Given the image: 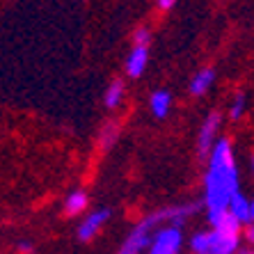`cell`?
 Wrapping results in <instances>:
<instances>
[{
    "label": "cell",
    "instance_id": "cell-20",
    "mask_svg": "<svg viewBox=\"0 0 254 254\" xmlns=\"http://www.w3.org/2000/svg\"><path fill=\"white\" fill-rule=\"evenodd\" d=\"M250 225H254V199L250 204Z\"/></svg>",
    "mask_w": 254,
    "mask_h": 254
},
{
    "label": "cell",
    "instance_id": "cell-12",
    "mask_svg": "<svg viewBox=\"0 0 254 254\" xmlns=\"http://www.w3.org/2000/svg\"><path fill=\"white\" fill-rule=\"evenodd\" d=\"M250 204H252V199H248L245 195L238 192V195L229 201V213L234 218L241 220V222H250Z\"/></svg>",
    "mask_w": 254,
    "mask_h": 254
},
{
    "label": "cell",
    "instance_id": "cell-19",
    "mask_svg": "<svg viewBox=\"0 0 254 254\" xmlns=\"http://www.w3.org/2000/svg\"><path fill=\"white\" fill-rule=\"evenodd\" d=\"M245 236H248V241L254 245V225H250V227H248V231H245Z\"/></svg>",
    "mask_w": 254,
    "mask_h": 254
},
{
    "label": "cell",
    "instance_id": "cell-14",
    "mask_svg": "<svg viewBox=\"0 0 254 254\" xmlns=\"http://www.w3.org/2000/svg\"><path fill=\"white\" fill-rule=\"evenodd\" d=\"M117 137H119V126L115 124V122H108V124L101 128V135H99L101 149H103V151H108V149L117 142Z\"/></svg>",
    "mask_w": 254,
    "mask_h": 254
},
{
    "label": "cell",
    "instance_id": "cell-13",
    "mask_svg": "<svg viewBox=\"0 0 254 254\" xmlns=\"http://www.w3.org/2000/svg\"><path fill=\"white\" fill-rule=\"evenodd\" d=\"M124 101V83L122 80H113V83L108 85L106 94H103V103H106V108H119V103Z\"/></svg>",
    "mask_w": 254,
    "mask_h": 254
},
{
    "label": "cell",
    "instance_id": "cell-3",
    "mask_svg": "<svg viewBox=\"0 0 254 254\" xmlns=\"http://www.w3.org/2000/svg\"><path fill=\"white\" fill-rule=\"evenodd\" d=\"M184 245V234L179 227H163L154 234L151 245H149V254H179Z\"/></svg>",
    "mask_w": 254,
    "mask_h": 254
},
{
    "label": "cell",
    "instance_id": "cell-1",
    "mask_svg": "<svg viewBox=\"0 0 254 254\" xmlns=\"http://www.w3.org/2000/svg\"><path fill=\"white\" fill-rule=\"evenodd\" d=\"M238 195V167L227 137H220L208 156V170L204 177V204L208 215H218L229 208V201Z\"/></svg>",
    "mask_w": 254,
    "mask_h": 254
},
{
    "label": "cell",
    "instance_id": "cell-22",
    "mask_svg": "<svg viewBox=\"0 0 254 254\" xmlns=\"http://www.w3.org/2000/svg\"><path fill=\"white\" fill-rule=\"evenodd\" d=\"M238 254H254V250H241Z\"/></svg>",
    "mask_w": 254,
    "mask_h": 254
},
{
    "label": "cell",
    "instance_id": "cell-11",
    "mask_svg": "<svg viewBox=\"0 0 254 254\" xmlns=\"http://www.w3.org/2000/svg\"><path fill=\"white\" fill-rule=\"evenodd\" d=\"M87 192L85 190H71L64 199V213L66 215H78L87 208Z\"/></svg>",
    "mask_w": 254,
    "mask_h": 254
},
{
    "label": "cell",
    "instance_id": "cell-2",
    "mask_svg": "<svg viewBox=\"0 0 254 254\" xmlns=\"http://www.w3.org/2000/svg\"><path fill=\"white\" fill-rule=\"evenodd\" d=\"M199 201H192V204H179V206H170V208H160V211L151 213L149 218H144L140 222V225L135 227V229L128 234V238L124 241V245H122V250H119V254H140L142 248H147V245H151V229H154L158 222H163V220H170V222H174V227H179V222H186V220L192 215L195 211H199Z\"/></svg>",
    "mask_w": 254,
    "mask_h": 254
},
{
    "label": "cell",
    "instance_id": "cell-16",
    "mask_svg": "<svg viewBox=\"0 0 254 254\" xmlns=\"http://www.w3.org/2000/svg\"><path fill=\"white\" fill-rule=\"evenodd\" d=\"M245 106H248V99H245V94H236V99L231 101V108H229V117L236 122V119L243 117V113H245Z\"/></svg>",
    "mask_w": 254,
    "mask_h": 254
},
{
    "label": "cell",
    "instance_id": "cell-6",
    "mask_svg": "<svg viewBox=\"0 0 254 254\" xmlns=\"http://www.w3.org/2000/svg\"><path fill=\"white\" fill-rule=\"evenodd\" d=\"M208 222H211L213 229L225 234V236H238L241 234V225H243L241 220L231 215L229 208L225 213H218V215H208Z\"/></svg>",
    "mask_w": 254,
    "mask_h": 254
},
{
    "label": "cell",
    "instance_id": "cell-8",
    "mask_svg": "<svg viewBox=\"0 0 254 254\" xmlns=\"http://www.w3.org/2000/svg\"><path fill=\"white\" fill-rule=\"evenodd\" d=\"M213 83H215V71H213L211 66L197 71L195 76H192V80H190V94H192V96L206 94Z\"/></svg>",
    "mask_w": 254,
    "mask_h": 254
},
{
    "label": "cell",
    "instance_id": "cell-10",
    "mask_svg": "<svg viewBox=\"0 0 254 254\" xmlns=\"http://www.w3.org/2000/svg\"><path fill=\"white\" fill-rule=\"evenodd\" d=\"M149 108H151V113H154L156 119H165L170 115V108H172V94L165 92V89H158L151 94L149 99Z\"/></svg>",
    "mask_w": 254,
    "mask_h": 254
},
{
    "label": "cell",
    "instance_id": "cell-18",
    "mask_svg": "<svg viewBox=\"0 0 254 254\" xmlns=\"http://www.w3.org/2000/svg\"><path fill=\"white\" fill-rule=\"evenodd\" d=\"M156 2H158V9L167 12V9H172V7H174V2H177V0H156Z\"/></svg>",
    "mask_w": 254,
    "mask_h": 254
},
{
    "label": "cell",
    "instance_id": "cell-15",
    "mask_svg": "<svg viewBox=\"0 0 254 254\" xmlns=\"http://www.w3.org/2000/svg\"><path fill=\"white\" fill-rule=\"evenodd\" d=\"M192 254H211V231H199L190 241Z\"/></svg>",
    "mask_w": 254,
    "mask_h": 254
},
{
    "label": "cell",
    "instance_id": "cell-21",
    "mask_svg": "<svg viewBox=\"0 0 254 254\" xmlns=\"http://www.w3.org/2000/svg\"><path fill=\"white\" fill-rule=\"evenodd\" d=\"M250 170H252V174H254V154L250 156Z\"/></svg>",
    "mask_w": 254,
    "mask_h": 254
},
{
    "label": "cell",
    "instance_id": "cell-9",
    "mask_svg": "<svg viewBox=\"0 0 254 254\" xmlns=\"http://www.w3.org/2000/svg\"><path fill=\"white\" fill-rule=\"evenodd\" d=\"M238 250V236H225L220 231H211V254H234Z\"/></svg>",
    "mask_w": 254,
    "mask_h": 254
},
{
    "label": "cell",
    "instance_id": "cell-7",
    "mask_svg": "<svg viewBox=\"0 0 254 254\" xmlns=\"http://www.w3.org/2000/svg\"><path fill=\"white\" fill-rule=\"evenodd\" d=\"M149 64V46H135L126 58V73L130 78H140Z\"/></svg>",
    "mask_w": 254,
    "mask_h": 254
},
{
    "label": "cell",
    "instance_id": "cell-4",
    "mask_svg": "<svg viewBox=\"0 0 254 254\" xmlns=\"http://www.w3.org/2000/svg\"><path fill=\"white\" fill-rule=\"evenodd\" d=\"M220 124H222V115L215 110V113H211L206 119H204V124L199 126V133H197V154H199V158H206V156H211L213 147H215V135H218V128Z\"/></svg>",
    "mask_w": 254,
    "mask_h": 254
},
{
    "label": "cell",
    "instance_id": "cell-5",
    "mask_svg": "<svg viewBox=\"0 0 254 254\" xmlns=\"http://www.w3.org/2000/svg\"><path fill=\"white\" fill-rule=\"evenodd\" d=\"M108 218H110V208H99V211L89 213L87 218L80 222V227H78V238L80 241H92L99 234L101 227L108 222Z\"/></svg>",
    "mask_w": 254,
    "mask_h": 254
},
{
    "label": "cell",
    "instance_id": "cell-17",
    "mask_svg": "<svg viewBox=\"0 0 254 254\" xmlns=\"http://www.w3.org/2000/svg\"><path fill=\"white\" fill-rule=\"evenodd\" d=\"M133 42H135V46H149V42H151L149 28H137L135 32H133Z\"/></svg>",
    "mask_w": 254,
    "mask_h": 254
}]
</instances>
